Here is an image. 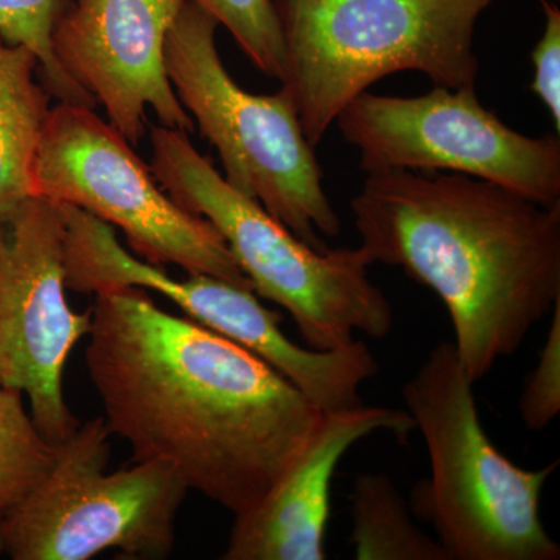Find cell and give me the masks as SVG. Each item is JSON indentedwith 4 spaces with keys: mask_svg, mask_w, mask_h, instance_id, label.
<instances>
[{
    "mask_svg": "<svg viewBox=\"0 0 560 560\" xmlns=\"http://www.w3.org/2000/svg\"><path fill=\"white\" fill-rule=\"evenodd\" d=\"M88 374L132 463L154 460L237 515L304 451L324 412L270 364L139 289L94 294Z\"/></svg>",
    "mask_w": 560,
    "mask_h": 560,
    "instance_id": "obj_1",
    "label": "cell"
},
{
    "mask_svg": "<svg viewBox=\"0 0 560 560\" xmlns=\"http://www.w3.org/2000/svg\"><path fill=\"white\" fill-rule=\"evenodd\" d=\"M350 209L370 265L438 294L474 385L560 300V202L460 173L386 171L368 173Z\"/></svg>",
    "mask_w": 560,
    "mask_h": 560,
    "instance_id": "obj_2",
    "label": "cell"
},
{
    "mask_svg": "<svg viewBox=\"0 0 560 560\" xmlns=\"http://www.w3.org/2000/svg\"><path fill=\"white\" fill-rule=\"evenodd\" d=\"M283 40L280 90L316 149L338 114L390 73L477 88L474 33L495 0H271Z\"/></svg>",
    "mask_w": 560,
    "mask_h": 560,
    "instance_id": "obj_3",
    "label": "cell"
},
{
    "mask_svg": "<svg viewBox=\"0 0 560 560\" xmlns=\"http://www.w3.org/2000/svg\"><path fill=\"white\" fill-rule=\"evenodd\" d=\"M150 171L187 212L208 220L226 242L254 293L290 313L313 349H337L353 331L381 340L393 330V305L357 249L316 250L234 189L187 131L151 128Z\"/></svg>",
    "mask_w": 560,
    "mask_h": 560,
    "instance_id": "obj_4",
    "label": "cell"
},
{
    "mask_svg": "<svg viewBox=\"0 0 560 560\" xmlns=\"http://www.w3.org/2000/svg\"><path fill=\"white\" fill-rule=\"evenodd\" d=\"M429 451L431 478L412 492L451 560H558L540 499L559 460L529 470L489 440L474 383L455 346L442 341L401 389Z\"/></svg>",
    "mask_w": 560,
    "mask_h": 560,
    "instance_id": "obj_5",
    "label": "cell"
},
{
    "mask_svg": "<svg viewBox=\"0 0 560 560\" xmlns=\"http://www.w3.org/2000/svg\"><path fill=\"white\" fill-rule=\"evenodd\" d=\"M219 22L186 0L165 38L168 79L201 135L219 151L224 179L316 250L341 224L324 190L315 149L285 92L250 94L232 79L217 47Z\"/></svg>",
    "mask_w": 560,
    "mask_h": 560,
    "instance_id": "obj_6",
    "label": "cell"
},
{
    "mask_svg": "<svg viewBox=\"0 0 560 560\" xmlns=\"http://www.w3.org/2000/svg\"><path fill=\"white\" fill-rule=\"evenodd\" d=\"M110 430L88 420L57 445L54 466L3 514L5 555L14 560H88L108 550L167 558L187 490L154 460L108 471Z\"/></svg>",
    "mask_w": 560,
    "mask_h": 560,
    "instance_id": "obj_7",
    "label": "cell"
},
{
    "mask_svg": "<svg viewBox=\"0 0 560 560\" xmlns=\"http://www.w3.org/2000/svg\"><path fill=\"white\" fill-rule=\"evenodd\" d=\"M32 197L68 205L124 232L150 264L178 265L253 290L226 242L208 220L176 205L132 145L94 108H50L32 173Z\"/></svg>",
    "mask_w": 560,
    "mask_h": 560,
    "instance_id": "obj_8",
    "label": "cell"
},
{
    "mask_svg": "<svg viewBox=\"0 0 560 560\" xmlns=\"http://www.w3.org/2000/svg\"><path fill=\"white\" fill-rule=\"evenodd\" d=\"M360 168L448 172L489 180L544 206L560 202V140L512 130L475 88L434 86L419 97L363 92L338 114Z\"/></svg>",
    "mask_w": 560,
    "mask_h": 560,
    "instance_id": "obj_9",
    "label": "cell"
},
{
    "mask_svg": "<svg viewBox=\"0 0 560 560\" xmlns=\"http://www.w3.org/2000/svg\"><path fill=\"white\" fill-rule=\"evenodd\" d=\"M60 208L28 197L0 213V385L27 397L44 440L79 429L65 396L70 353L90 335L92 312L70 307Z\"/></svg>",
    "mask_w": 560,
    "mask_h": 560,
    "instance_id": "obj_10",
    "label": "cell"
},
{
    "mask_svg": "<svg viewBox=\"0 0 560 560\" xmlns=\"http://www.w3.org/2000/svg\"><path fill=\"white\" fill-rule=\"evenodd\" d=\"M186 0H69L50 46L73 83L101 103L110 127L132 147L147 131V109L164 127L194 130L165 69L164 47Z\"/></svg>",
    "mask_w": 560,
    "mask_h": 560,
    "instance_id": "obj_11",
    "label": "cell"
},
{
    "mask_svg": "<svg viewBox=\"0 0 560 560\" xmlns=\"http://www.w3.org/2000/svg\"><path fill=\"white\" fill-rule=\"evenodd\" d=\"M410 412L360 407L326 412L304 451L249 511L235 517L224 560H324L331 481L346 453L388 431L400 441L415 430Z\"/></svg>",
    "mask_w": 560,
    "mask_h": 560,
    "instance_id": "obj_12",
    "label": "cell"
},
{
    "mask_svg": "<svg viewBox=\"0 0 560 560\" xmlns=\"http://www.w3.org/2000/svg\"><path fill=\"white\" fill-rule=\"evenodd\" d=\"M28 47L0 36V213L32 197V173L49 117V92Z\"/></svg>",
    "mask_w": 560,
    "mask_h": 560,
    "instance_id": "obj_13",
    "label": "cell"
},
{
    "mask_svg": "<svg viewBox=\"0 0 560 560\" xmlns=\"http://www.w3.org/2000/svg\"><path fill=\"white\" fill-rule=\"evenodd\" d=\"M353 556L359 560H451L440 541L411 521L407 503L383 474H361L350 493Z\"/></svg>",
    "mask_w": 560,
    "mask_h": 560,
    "instance_id": "obj_14",
    "label": "cell"
},
{
    "mask_svg": "<svg viewBox=\"0 0 560 560\" xmlns=\"http://www.w3.org/2000/svg\"><path fill=\"white\" fill-rule=\"evenodd\" d=\"M57 445L44 440L24 396L0 386V512L24 500L54 466Z\"/></svg>",
    "mask_w": 560,
    "mask_h": 560,
    "instance_id": "obj_15",
    "label": "cell"
},
{
    "mask_svg": "<svg viewBox=\"0 0 560 560\" xmlns=\"http://www.w3.org/2000/svg\"><path fill=\"white\" fill-rule=\"evenodd\" d=\"M69 0H0V36L36 55L40 79L60 102L94 108L91 95L66 75L50 46L51 28Z\"/></svg>",
    "mask_w": 560,
    "mask_h": 560,
    "instance_id": "obj_16",
    "label": "cell"
},
{
    "mask_svg": "<svg viewBox=\"0 0 560 560\" xmlns=\"http://www.w3.org/2000/svg\"><path fill=\"white\" fill-rule=\"evenodd\" d=\"M230 31L243 54L268 79L283 75V40L271 0H194Z\"/></svg>",
    "mask_w": 560,
    "mask_h": 560,
    "instance_id": "obj_17",
    "label": "cell"
},
{
    "mask_svg": "<svg viewBox=\"0 0 560 560\" xmlns=\"http://www.w3.org/2000/svg\"><path fill=\"white\" fill-rule=\"evenodd\" d=\"M551 312L547 341L521 399L523 422L533 431L547 429L560 411V300Z\"/></svg>",
    "mask_w": 560,
    "mask_h": 560,
    "instance_id": "obj_18",
    "label": "cell"
},
{
    "mask_svg": "<svg viewBox=\"0 0 560 560\" xmlns=\"http://www.w3.org/2000/svg\"><path fill=\"white\" fill-rule=\"evenodd\" d=\"M545 28L533 50L536 73L530 91L550 110L556 132L560 131V10L550 0H540Z\"/></svg>",
    "mask_w": 560,
    "mask_h": 560,
    "instance_id": "obj_19",
    "label": "cell"
},
{
    "mask_svg": "<svg viewBox=\"0 0 560 560\" xmlns=\"http://www.w3.org/2000/svg\"><path fill=\"white\" fill-rule=\"evenodd\" d=\"M5 552V530H3V514L0 512V555Z\"/></svg>",
    "mask_w": 560,
    "mask_h": 560,
    "instance_id": "obj_20",
    "label": "cell"
},
{
    "mask_svg": "<svg viewBox=\"0 0 560 560\" xmlns=\"http://www.w3.org/2000/svg\"><path fill=\"white\" fill-rule=\"evenodd\" d=\"M0 386H2V385H0Z\"/></svg>",
    "mask_w": 560,
    "mask_h": 560,
    "instance_id": "obj_21",
    "label": "cell"
}]
</instances>
